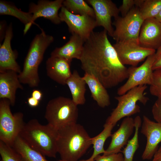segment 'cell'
Masks as SVG:
<instances>
[{
    "label": "cell",
    "instance_id": "cb8c5ba5",
    "mask_svg": "<svg viewBox=\"0 0 161 161\" xmlns=\"http://www.w3.org/2000/svg\"><path fill=\"white\" fill-rule=\"evenodd\" d=\"M12 147L19 154L21 161H48L44 156L30 147L19 135Z\"/></svg>",
    "mask_w": 161,
    "mask_h": 161
},
{
    "label": "cell",
    "instance_id": "1f68e13d",
    "mask_svg": "<svg viewBox=\"0 0 161 161\" xmlns=\"http://www.w3.org/2000/svg\"><path fill=\"white\" fill-rule=\"evenodd\" d=\"M95 161H124V157L121 152L117 154L107 155H98Z\"/></svg>",
    "mask_w": 161,
    "mask_h": 161
},
{
    "label": "cell",
    "instance_id": "ba28073f",
    "mask_svg": "<svg viewBox=\"0 0 161 161\" xmlns=\"http://www.w3.org/2000/svg\"><path fill=\"white\" fill-rule=\"evenodd\" d=\"M112 38L116 42L132 41L139 43L140 29L144 20L139 8L134 7L124 17L114 18Z\"/></svg>",
    "mask_w": 161,
    "mask_h": 161
},
{
    "label": "cell",
    "instance_id": "ab89813d",
    "mask_svg": "<svg viewBox=\"0 0 161 161\" xmlns=\"http://www.w3.org/2000/svg\"><path fill=\"white\" fill-rule=\"evenodd\" d=\"M158 149H159V150L161 149V146H160V148H158Z\"/></svg>",
    "mask_w": 161,
    "mask_h": 161
},
{
    "label": "cell",
    "instance_id": "7a4b0ae2",
    "mask_svg": "<svg viewBox=\"0 0 161 161\" xmlns=\"http://www.w3.org/2000/svg\"><path fill=\"white\" fill-rule=\"evenodd\" d=\"M91 145V137L80 124H69L58 130L57 151L63 161H78Z\"/></svg>",
    "mask_w": 161,
    "mask_h": 161
},
{
    "label": "cell",
    "instance_id": "484cf974",
    "mask_svg": "<svg viewBox=\"0 0 161 161\" xmlns=\"http://www.w3.org/2000/svg\"><path fill=\"white\" fill-rule=\"evenodd\" d=\"M135 132L133 137L128 141L126 146L121 152L123 154L124 161H133L134 155L139 147L138 132L142 125V120L139 116L134 118Z\"/></svg>",
    "mask_w": 161,
    "mask_h": 161
},
{
    "label": "cell",
    "instance_id": "f1b7e54d",
    "mask_svg": "<svg viewBox=\"0 0 161 161\" xmlns=\"http://www.w3.org/2000/svg\"><path fill=\"white\" fill-rule=\"evenodd\" d=\"M0 161H21L19 154L11 146L0 141Z\"/></svg>",
    "mask_w": 161,
    "mask_h": 161
},
{
    "label": "cell",
    "instance_id": "4fadbf2b",
    "mask_svg": "<svg viewBox=\"0 0 161 161\" xmlns=\"http://www.w3.org/2000/svg\"><path fill=\"white\" fill-rule=\"evenodd\" d=\"M143 119L141 132L146 137L147 142L142 157L143 160H149L153 158L161 142V124L152 121L145 115Z\"/></svg>",
    "mask_w": 161,
    "mask_h": 161
},
{
    "label": "cell",
    "instance_id": "836d02e7",
    "mask_svg": "<svg viewBox=\"0 0 161 161\" xmlns=\"http://www.w3.org/2000/svg\"><path fill=\"white\" fill-rule=\"evenodd\" d=\"M42 93L40 90L37 89H33L31 94V96L37 100L40 101L42 97Z\"/></svg>",
    "mask_w": 161,
    "mask_h": 161
},
{
    "label": "cell",
    "instance_id": "d590c367",
    "mask_svg": "<svg viewBox=\"0 0 161 161\" xmlns=\"http://www.w3.org/2000/svg\"><path fill=\"white\" fill-rule=\"evenodd\" d=\"M161 68V56L157 59H156L154 62L152 67L153 71Z\"/></svg>",
    "mask_w": 161,
    "mask_h": 161
},
{
    "label": "cell",
    "instance_id": "5b68a950",
    "mask_svg": "<svg viewBox=\"0 0 161 161\" xmlns=\"http://www.w3.org/2000/svg\"><path fill=\"white\" fill-rule=\"evenodd\" d=\"M77 106L69 98L57 97L47 103L44 117L48 124L58 130L68 125L77 123L78 115Z\"/></svg>",
    "mask_w": 161,
    "mask_h": 161
},
{
    "label": "cell",
    "instance_id": "d4e9b609",
    "mask_svg": "<svg viewBox=\"0 0 161 161\" xmlns=\"http://www.w3.org/2000/svg\"><path fill=\"white\" fill-rule=\"evenodd\" d=\"M115 125L113 124L104 125L103 131L96 136L91 138V144L93 145V153L89 158L86 160H80L79 161H95L96 158L101 154H104L105 150L104 145L105 141L111 136L112 131Z\"/></svg>",
    "mask_w": 161,
    "mask_h": 161
},
{
    "label": "cell",
    "instance_id": "7402d4cb",
    "mask_svg": "<svg viewBox=\"0 0 161 161\" xmlns=\"http://www.w3.org/2000/svg\"><path fill=\"white\" fill-rule=\"evenodd\" d=\"M66 84L69 88L72 100L77 105H83L86 102V83L76 70H74L67 80Z\"/></svg>",
    "mask_w": 161,
    "mask_h": 161
},
{
    "label": "cell",
    "instance_id": "d6986e66",
    "mask_svg": "<svg viewBox=\"0 0 161 161\" xmlns=\"http://www.w3.org/2000/svg\"><path fill=\"white\" fill-rule=\"evenodd\" d=\"M18 73L8 70L0 72V98L8 100L11 105L16 102V93L18 89H23Z\"/></svg>",
    "mask_w": 161,
    "mask_h": 161
},
{
    "label": "cell",
    "instance_id": "d6a6232c",
    "mask_svg": "<svg viewBox=\"0 0 161 161\" xmlns=\"http://www.w3.org/2000/svg\"><path fill=\"white\" fill-rule=\"evenodd\" d=\"M135 5V0H123L122 5L118 8L122 17L126 16Z\"/></svg>",
    "mask_w": 161,
    "mask_h": 161
},
{
    "label": "cell",
    "instance_id": "8fae6325",
    "mask_svg": "<svg viewBox=\"0 0 161 161\" xmlns=\"http://www.w3.org/2000/svg\"><path fill=\"white\" fill-rule=\"evenodd\" d=\"M59 16L61 21L64 22L67 25L69 32L72 34L78 35L85 41L97 27L95 18L73 14L63 6L61 8Z\"/></svg>",
    "mask_w": 161,
    "mask_h": 161
},
{
    "label": "cell",
    "instance_id": "30bf717a",
    "mask_svg": "<svg viewBox=\"0 0 161 161\" xmlns=\"http://www.w3.org/2000/svg\"><path fill=\"white\" fill-rule=\"evenodd\" d=\"M121 63L136 66L140 62L156 53V50L144 47L132 41L116 42L113 44Z\"/></svg>",
    "mask_w": 161,
    "mask_h": 161
},
{
    "label": "cell",
    "instance_id": "4dcf8cb0",
    "mask_svg": "<svg viewBox=\"0 0 161 161\" xmlns=\"http://www.w3.org/2000/svg\"><path fill=\"white\" fill-rule=\"evenodd\" d=\"M151 112L154 120L161 124V96L157 97L152 107Z\"/></svg>",
    "mask_w": 161,
    "mask_h": 161
},
{
    "label": "cell",
    "instance_id": "52a82bcc",
    "mask_svg": "<svg viewBox=\"0 0 161 161\" xmlns=\"http://www.w3.org/2000/svg\"><path fill=\"white\" fill-rule=\"evenodd\" d=\"M10 101L6 99L0 100V141L12 146L25 123L21 112H11Z\"/></svg>",
    "mask_w": 161,
    "mask_h": 161
},
{
    "label": "cell",
    "instance_id": "60d3db41",
    "mask_svg": "<svg viewBox=\"0 0 161 161\" xmlns=\"http://www.w3.org/2000/svg\"><path fill=\"white\" fill-rule=\"evenodd\" d=\"M59 161H63V160H59Z\"/></svg>",
    "mask_w": 161,
    "mask_h": 161
},
{
    "label": "cell",
    "instance_id": "3957f363",
    "mask_svg": "<svg viewBox=\"0 0 161 161\" xmlns=\"http://www.w3.org/2000/svg\"><path fill=\"white\" fill-rule=\"evenodd\" d=\"M19 136L44 156L56 158L58 130L49 125H43L37 119H31L25 123Z\"/></svg>",
    "mask_w": 161,
    "mask_h": 161
},
{
    "label": "cell",
    "instance_id": "277c9868",
    "mask_svg": "<svg viewBox=\"0 0 161 161\" xmlns=\"http://www.w3.org/2000/svg\"><path fill=\"white\" fill-rule=\"evenodd\" d=\"M54 40V37L47 34L43 29L40 33L36 35L30 44L23 69L18 74L21 83L27 84L31 88L38 86L40 81L39 66L46 50Z\"/></svg>",
    "mask_w": 161,
    "mask_h": 161
},
{
    "label": "cell",
    "instance_id": "74e56055",
    "mask_svg": "<svg viewBox=\"0 0 161 161\" xmlns=\"http://www.w3.org/2000/svg\"><path fill=\"white\" fill-rule=\"evenodd\" d=\"M161 56V46L157 49L155 54V60Z\"/></svg>",
    "mask_w": 161,
    "mask_h": 161
},
{
    "label": "cell",
    "instance_id": "6da1fadb",
    "mask_svg": "<svg viewBox=\"0 0 161 161\" xmlns=\"http://www.w3.org/2000/svg\"><path fill=\"white\" fill-rule=\"evenodd\" d=\"M105 30L94 32L85 41L80 60L81 69L93 75L106 88L115 87L128 77V68L120 61Z\"/></svg>",
    "mask_w": 161,
    "mask_h": 161
},
{
    "label": "cell",
    "instance_id": "9a60e30c",
    "mask_svg": "<svg viewBox=\"0 0 161 161\" xmlns=\"http://www.w3.org/2000/svg\"><path fill=\"white\" fill-rule=\"evenodd\" d=\"M13 35L12 25L10 23L6 28L4 42L0 45V72L11 70L19 74L22 70L16 61L18 53L11 48Z\"/></svg>",
    "mask_w": 161,
    "mask_h": 161
},
{
    "label": "cell",
    "instance_id": "44dd1931",
    "mask_svg": "<svg viewBox=\"0 0 161 161\" xmlns=\"http://www.w3.org/2000/svg\"><path fill=\"white\" fill-rule=\"evenodd\" d=\"M90 91L92 97L101 108L108 106L110 104L109 95L104 86L95 76L85 73L83 77Z\"/></svg>",
    "mask_w": 161,
    "mask_h": 161
},
{
    "label": "cell",
    "instance_id": "8d00e7d4",
    "mask_svg": "<svg viewBox=\"0 0 161 161\" xmlns=\"http://www.w3.org/2000/svg\"><path fill=\"white\" fill-rule=\"evenodd\" d=\"M152 161H161V149H158L154 154Z\"/></svg>",
    "mask_w": 161,
    "mask_h": 161
},
{
    "label": "cell",
    "instance_id": "e575fe53",
    "mask_svg": "<svg viewBox=\"0 0 161 161\" xmlns=\"http://www.w3.org/2000/svg\"><path fill=\"white\" fill-rule=\"evenodd\" d=\"M27 103L31 107H35L38 106L40 101L37 100L32 96L28 98Z\"/></svg>",
    "mask_w": 161,
    "mask_h": 161
},
{
    "label": "cell",
    "instance_id": "ac0fdd59",
    "mask_svg": "<svg viewBox=\"0 0 161 161\" xmlns=\"http://www.w3.org/2000/svg\"><path fill=\"white\" fill-rule=\"evenodd\" d=\"M71 62L59 57L51 56L46 62L47 74L50 79L63 85L71 76Z\"/></svg>",
    "mask_w": 161,
    "mask_h": 161
},
{
    "label": "cell",
    "instance_id": "83f0119b",
    "mask_svg": "<svg viewBox=\"0 0 161 161\" xmlns=\"http://www.w3.org/2000/svg\"><path fill=\"white\" fill-rule=\"evenodd\" d=\"M161 10V0H144L139 8L140 14L145 19L155 18Z\"/></svg>",
    "mask_w": 161,
    "mask_h": 161
},
{
    "label": "cell",
    "instance_id": "f35d334b",
    "mask_svg": "<svg viewBox=\"0 0 161 161\" xmlns=\"http://www.w3.org/2000/svg\"><path fill=\"white\" fill-rule=\"evenodd\" d=\"M155 18L160 22L161 23V10Z\"/></svg>",
    "mask_w": 161,
    "mask_h": 161
},
{
    "label": "cell",
    "instance_id": "8992f818",
    "mask_svg": "<svg viewBox=\"0 0 161 161\" xmlns=\"http://www.w3.org/2000/svg\"><path fill=\"white\" fill-rule=\"evenodd\" d=\"M147 87L146 85L139 86L123 95L115 97L117 105L107 119L105 124L115 126L122 118L140 112V107L137 103L139 102L144 105L146 104L149 98L145 96L144 92Z\"/></svg>",
    "mask_w": 161,
    "mask_h": 161
},
{
    "label": "cell",
    "instance_id": "e0dca14e",
    "mask_svg": "<svg viewBox=\"0 0 161 161\" xmlns=\"http://www.w3.org/2000/svg\"><path fill=\"white\" fill-rule=\"evenodd\" d=\"M134 129V119L130 117H125L119 128L112 134L110 143L103 155H107L121 152V149L127 144Z\"/></svg>",
    "mask_w": 161,
    "mask_h": 161
},
{
    "label": "cell",
    "instance_id": "7c38bea8",
    "mask_svg": "<svg viewBox=\"0 0 161 161\" xmlns=\"http://www.w3.org/2000/svg\"><path fill=\"white\" fill-rule=\"evenodd\" d=\"M93 8L97 26H101L112 37L114 30L112 18L118 17L120 12L116 5L111 0H87Z\"/></svg>",
    "mask_w": 161,
    "mask_h": 161
},
{
    "label": "cell",
    "instance_id": "9c48e42d",
    "mask_svg": "<svg viewBox=\"0 0 161 161\" xmlns=\"http://www.w3.org/2000/svg\"><path fill=\"white\" fill-rule=\"evenodd\" d=\"M155 54L148 57L140 66L138 67L131 66L128 68V79L118 89V95H123L130 89L139 86H150L152 84L154 72L152 67L155 60Z\"/></svg>",
    "mask_w": 161,
    "mask_h": 161
},
{
    "label": "cell",
    "instance_id": "ffe728a7",
    "mask_svg": "<svg viewBox=\"0 0 161 161\" xmlns=\"http://www.w3.org/2000/svg\"><path fill=\"white\" fill-rule=\"evenodd\" d=\"M85 41L79 36L72 34L68 41L62 46L57 47L52 51L51 56L61 58L72 61L73 59L80 60Z\"/></svg>",
    "mask_w": 161,
    "mask_h": 161
},
{
    "label": "cell",
    "instance_id": "f546056e",
    "mask_svg": "<svg viewBox=\"0 0 161 161\" xmlns=\"http://www.w3.org/2000/svg\"><path fill=\"white\" fill-rule=\"evenodd\" d=\"M149 90L152 95L161 96V68L154 71L153 81Z\"/></svg>",
    "mask_w": 161,
    "mask_h": 161
},
{
    "label": "cell",
    "instance_id": "603a6c76",
    "mask_svg": "<svg viewBox=\"0 0 161 161\" xmlns=\"http://www.w3.org/2000/svg\"><path fill=\"white\" fill-rule=\"evenodd\" d=\"M0 14L12 16L19 19L25 25L24 34L26 33L32 24L31 14L21 11L13 4L8 1H0Z\"/></svg>",
    "mask_w": 161,
    "mask_h": 161
},
{
    "label": "cell",
    "instance_id": "2e32d148",
    "mask_svg": "<svg viewBox=\"0 0 161 161\" xmlns=\"http://www.w3.org/2000/svg\"><path fill=\"white\" fill-rule=\"evenodd\" d=\"M141 46L155 50L161 46V23L155 18L144 20L139 37Z\"/></svg>",
    "mask_w": 161,
    "mask_h": 161
},
{
    "label": "cell",
    "instance_id": "5bb4252c",
    "mask_svg": "<svg viewBox=\"0 0 161 161\" xmlns=\"http://www.w3.org/2000/svg\"><path fill=\"white\" fill-rule=\"evenodd\" d=\"M63 0L50 1L39 0L37 4L32 3L29 6L28 12L32 15V24L39 17H42L56 24L61 21L58 11L63 6Z\"/></svg>",
    "mask_w": 161,
    "mask_h": 161
},
{
    "label": "cell",
    "instance_id": "4316f807",
    "mask_svg": "<svg viewBox=\"0 0 161 161\" xmlns=\"http://www.w3.org/2000/svg\"><path fill=\"white\" fill-rule=\"evenodd\" d=\"M63 6L71 13L78 15H86L95 18V13L92 7L83 0H65Z\"/></svg>",
    "mask_w": 161,
    "mask_h": 161
}]
</instances>
